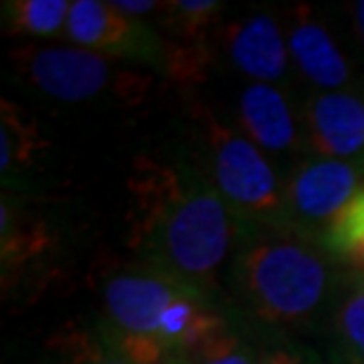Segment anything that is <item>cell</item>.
Returning <instances> with one entry per match:
<instances>
[{"label":"cell","mask_w":364,"mask_h":364,"mask_svg":"<svg viewBox=\"0 0 364 364\" xmlns=\"http://www.w3.org/2000/svg\"><path fill=\"white\" fill-rule=\"evenodd\" d=\"M7 60L28 90L67 105L102 100L140 105L154 85L151 71L114 62L71 43H24L12 48Z\"/></svg>","instance_id":"obj_3"},{"label":"cell","mask_w":364,"mask_h":364,"mask_svg":"<svg viewBox=\"0 0 364 364\" xmlns=\"http://www.w3.org/2000/svg\"><path fill=\"white\" fill-rule=\"evenodd\" d=\"M228 282L244 315L277 333L329 319L343 287L333 260L315 239L246 223L228 265Z\"/></svg>","instance_id":"obj_2"},{"label":"cell","mask_w":364,"mask_h":364,"mask_svg":"<svg viewBox=\"0 0 364 364\" xmlns=\"http://www.w3.org/2000/svg\"><path fill=\"white\" fill-rule=\"evenodd\" d=\"M185 360L187 364H256L258 348H253L237 326L228 324L189 350Z\"/></svg>","instance_id":"obj_18"},{"label":"cell","mask_w":364,"mask_h":364,"mask_svg":"<svg viewBox=\"0 0 364 364\" xmlns=\"http://www.w3.org/2000/svg\"><path fill=\"white\" fill-rule=\"evenodd\" d=\"M350 17H353L355 33H358L360 43L364 46V0H360V3H353V5H350Z\"/></svg>","instance_id":"obj_22"},{"label":"cell","mask_w":364,"mask_h":364,"mask_svg":"<svg viewBox=\"0 0 364 364\" xmlns=\"http://www.w3.org/2000/svg\"><path fill=\"white\" fill-rule=\"evenodd\" d=\"M256 364H326L319 353L308 348L301 341L289 338L287 333H274V341H270L265 348L258 350Z\"/></svg>","instance_id":"obj_20"},{"label":"cell","mask_w":364,"mask_h":364,"mask_svg":"<svg viewBox=\"0 0 364 364\" xmlns=\"http://www.w3.org/2000/svg\"><path fill=\"white\" fill-rule=\"evenodd\" d=\"M130 249L144 267L213 296L242 225L203 168L140 156L128 180Z\"/></svg>","instance_id":"obj_1"},{"label":"cell","mask_w":364,"mask_h":364,"mask_svg":"<svg viewBox=\"0 0 364 364\" xmlns=\"http://www.w3.org/2000/svg\"><path fill=\"white\" fill-rule=\"evenodd\" d=\"M116 10L130 14V17H140L144 19L151 12H161L164 3H156V0H142V3H133V0H114L112 3Z\"/></svg>","instance_id":"obj_21"},{"label":"cell","mask_w":364,"mask_h":364,"mask_svg":"<svg viewBox=\"0 0 364 364\" xmlns=\"http://www.w3.org/2000/svg\"><path fill=\"white\" fill-rule=\"evenodd\" d=\"M237 128L270 154H289L303 142V128L279 85L251 83L237 102Z\"/></svg>","instance_id":"obj_11"},{"label":"cell","mask_w":364,"mask_h":364,"mask_svg":"<svg viewBox=\"0 0 364 364\" xmlns=\"http://www.w3.org/2000/svg\"><path fill=\"white\" fill-rule=\"evenodd\" d=\"M284 31L291 64L310 85L322 92H338L353 81L350 62L310 5L291 7Z\"/></svg>","instance_id":"obj_10"},{"label":"cell","mask_w":364,"mask_h":364,"mask_svg":"<svg viewBox=\"0 0 364 364\" xmlns=\"http://www.w3.org/2000/svg\"><path fill=\"white\" fill-rule=\"evenodd\" d=\"M303 142L319 159L364 161V100L353 92H317L303 105Z\"/></svg>","instance_id":"obj_8"},{"label":"cell","mask_w":364,"mask_h":364,"mask_svg":"<svg viewBox=\"0 0 364 364\" xmlns=\"http://www.w3.org/2000/svg\"><path fill=\"white\" fill-rule=\"evenodd\" d=\"M69 0H5L3 28L17 38L62 41L67 38Z\"/></svg>","instance_id":"obj_15"},{"label":"cell","mask_w":364,"mask_h":364,"mask_svg":"<svg viewBox=\"0 0 364 364\" xmlns=\"http://www.w3.org/2000/svg\"><path fill=\"white\" fill-rule=\"evenodd\" d=\"M60 364H130L121 353L102 338L97 329L71 333L62 348Z\"/></svg>","instance_id":"obj_19"},{"label":"cell","mask_w":364,"mask_h":364,"mask_svg":"<svg viewBox=\"0 0 364 364\" xmlns=\"http://www.w3.org/2000/svg\"><path fill=\"white\" fill-rule=\"evenodd\" d=\"M223 48L230 64L251 83H287L291 55L287 31L267 12H253L223 28Z\"/></svg>","instance_id":"obj_9"},{"label":"cell","mask_w":364,"mask_h":364,"mask_svg":"<svg viewBox=\"0 0 364 364\" xmlns=\"http://www.w3.org/2000/svg\"><path fill=\"white\" fill-rule=\"evenodd\" d=\"M329 364H364V277L343 284L329 312Z\"/></svg>","instance_id":"obj_13"},{"label":"cell","mask_w":364,"mask_h":364,"mask_svg":"<svg viewBox=\"0 0 364 364\" xmlns=\"http://www.w3.org/2000/svg\"><path fill=\"white\" fill-rule=\"evenodd\" d=\"M67 41L71 46L109 57L128 67H142L168 76V43L147 19L130 17L112 3L76 0L71 3Z\"/></svg>","instance_id":"obj_6"},{"label":"cell","mask_w":364,"mask_h":364,"mask_svg":"<svg viewBox=\"0 0 364 364\" xmlns=\"http://www.w3.org/2000/svg\"><path fill=\"white\" fill-rule=\"evenodd\" d=\"M362 277H364V274H362Z\"/></svg>","instance_id":"obj_24"},{"label":"cell","mask_w":364,"mask_h":364,"mask_svg":"<svg viewBox=\"0 0 364 364\" xmlns=\"http://www.w3.org/2000/svg\"><path fill=\"white\" fill-rule=\"evenodd\" d=\"M3 126H0V176L5 187H26L28 171L33 168L36 154L43 147V140L33 121L19 112L12 102L3 100Z\"/></svg>","instance_id":"obj_14"},{"label":"cell","mask_w":364,"mask_h":364,"mask_svg":"<svg viewBox=\"0 0 364 364\" xmlns=\"http://www.w3.org/2000/svg\"><path fill=\"white\" fill-rule=\"evenodd\" d=\"M317 244L333 263H346L364 274V185L322 230Z\"/></svg>","instance_id":"obj_16"},{"label":"cell","mask_w":364,"mask_h":364,"mask_svg":"<svg viewBox=\"0 0 364 364\" xmlns=\"http://www.w3.org/2000/svg\"><path fill=\"white\" fill-rule=\"evenodd\" d=\"M364 185V161L305 159L284 178L289 228L315 239Z\"/></svg>","instance_id":"obj_7"},{"label":"cell","mask_w":364,"mask_h":364,"mask_svg":"<svg viewBox=\"0 0 364 364\" xmlns=\"http://www.w3.org/2000/svg\"><path fill=\"white\" fill-rule=\"evenodd\" d=\"M203 171L239 223L272 230H291L284 178L270 156L256 147L239 128L215 114L201 112Z\"/></svg>","instance_id":"obj_4"},{"label":"cell","mask_w":364,"mask_h":364,"mask_svg":"<svg viewBox=\"0 0 364 364\" xmlns=\"http://www.w3.org/2000/svg\"><path fill=\"white\" fill-rule=\"evenodd\" d=\"M48 223L31 215L21 206L17 196L3 194L0 201V263H3V284L10 274H19L50 251Z\"/></svg>","instance_id":"obj_12"},{"label":"cell","mask_w":364,"mask_h":364,"mask_svg":"<svg viewBox=\"0 0 364 364\" xmlns=\"http://www.w3.org/2000/svg\"><path fill=\"white\" fill-rule=\"evenodd\" d=\"M194 287L151 267H128L105 279L102 287V338L130 364H168L164 329L171 308Z\"/></svg>","instance_id":"obj_5"},{"label":"cell","mask_w":364,"mask_h":364,"mask_svg":"<svg viewBox=\"0 0 364 364\" xmlns=\"http://www.w3.org/2000/svg\"><path fill=\"white\" fill-rule=\"evenodd\" d=\"M168 364H187V360L185 358H176V360H171Z\"/></svg>","instance_id":"obj_23"},{"label":"cell","mask_w":364,"mask_h":364,"mask_svg":"<svg viewBox=\"0 0 364 364\" xmlns=\"http://www.w3.org/2000/svg\"><path fill=\"white\" fill-rule=\"evenodd\" d=\"M223 3L215 0H176L161 5L164 36L173 46L208 48L210 28L223 12Z\"/></svg>","instance_id":"obj_17"}]
</instances>
